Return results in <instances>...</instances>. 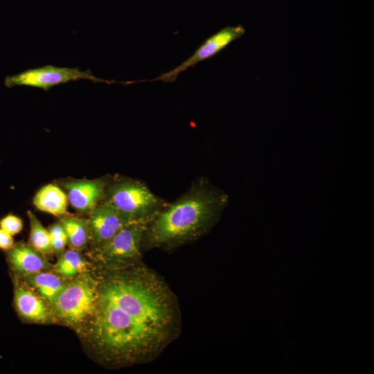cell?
<instances>
[{
  "instance_id": "obj_1",
  "label": "cell",
  "mask_w": 374,
  "mask_h": 374,
  "mask_svg": "<svg viewBox=\"0 0 374 374\" xmlns=\"http://www.w3.org/2000/svg\"><path fill=\"white\" fill-rule=\"evenodd\" d=\"M94 312L84 326L98 356L116 366L151 360L176 337V299L154 271L136 264L98 278Z\"/></svg>"
},
{
  "instance_id": "obj_2",
  "label": "cell",
  "mask_w": 374,
  "mask_h": 374,
  "mask_svg": "<svg viewBox=\"0 0 374 374\" xmlns=\"http://www.w3.org/2000/svg\"><path fill=\"white\" fill-rule=\"evenodd\" d=\"M227 199L204 179L197 181L148 224L143 237L147 248H170L199 237L215 222Z\"/></svg>"
},
{
  "instance_id": "obj_3",
  "label": "cell",
  "mask_w": 374,
  "mask_h": 374,
  "mask_svg": "<svg viewBox=\"0 0 374 374\" xmlns=\"http://www.w3.org/2000/svg\"><path fill=\"white\" fill-rule=\"evenodd\" d=\"M98 285V278L88 272L69 280L62 290L48 304L54 321L82 329L94 312Z\"/></svg>"
},
{
  "instance_id": "obj_4",
  "label": "cell",
  "mask_w": 374,
  "mask_h": 374,
  "mask_svg": "<svg viewBox=\"0 0 374 374\" xmlns=\"http://www.w3.org/2000/svg\"><path fill=\"white\" fill-rule=\"evenodd\" d=\"M105 198L132 222L149 224L167 206L143 183L132 179L108 186Z\"/></svg>"
},
{
  "instance_id": "obj_5",
  "label": "cell",
  "mask_w": 374,
  "mask_h": 374,
  "mask_svg": "<svg viewBox=\"0 0 374 374\" xmlns=\"http://www.w3.org/2000/svg\"><path fill=\"white\" fill-rule=\"evenodd\" d=\"M148 224L130 223L107 242L94 249V255L106 269L127 267L137 264Z\"/></svg>"
},
{
  "instance_id": "obj_6",
  "label": "cell",
  "mask_w": 374,
  "mask_h": 374,
  "mask_svg": "<svg viewBox=\"0 0 374 374\" xmlns=\"http://www.w3.org/2000/svg\"><path fill=\"white\" fill-rule=\"evenodd\" d=\"M80 80H88L95 83L103 82L108 84L118 82L96 77L89 69L82 71L78 68L46 65L7 75L4 85L8 88L25 86L48 91L57 84Z\"/></svg>"
},
{
  "instance_id": "obj_7",
  "label": "cell",
  "mask_w": 374,
  "mask_h": 374,
  "mask_svg": "<svg viewBox=\"0 0 374 374\" xmlns=\"http://www.w3.org/2000/svg\"><path fill=\"white\" fill-rule=\"evenodd\" d=\"M245 28L241 25L226 26L211 35L196 49L194 53L173 69L161 73L152 80L130 81V84L141 82L163 81L172 82L177 80L179 75L190 67H193L200 62L210 59L233 41L239 39L245 33Z\"/></svg>"
},
{
  "instance_id": "obj_8",
  "label": "cell",
  "mask_w": 374,
  "mask_h": 374,
  "mask_svg": "<svg viewBox=\"0 0 374 374\" xmlns=\"http://www.w3.org/2000/svg\"><path fill=\"white\" fill-rule=\"evenodd\" d=\"M90 242L93 249L99 247L126 225L134 223L109 203L98 204L89 212Z\"/></svg>"
},
{
  "instance_id": "obj_9",
  "label": "cell",
  "mask_w": 374,
  "mask_h": 374,
  "mask_svg": "<svg viewBox=\"0 0 374 374\" xmlns=\"http://www.w3.org/2000/svg\"><path fill=\"white\" fill-rule=\"evenodd\" d=\"M22 279L15 278L14 306L21 319L39 323L54 321L48 305Z\"/></svg>"
},
{
  "instance_id": "obj_10",
  "label": "cell",
  "mask_w": 374,
  "mask_h": 374,
  "mask_svg": "<svg viewBox=\"0 0 374 374\" xmlns=\"http://www.w3.org/2000/svg\"><path fill=\"white\" fill-rule=\"evenodd\" d=\"M68 201L79 213H89L105 198L107 181L105 179H74L63 183Z\"/></svg>"
},
{
  "instance_id": "obj_11",
  "label": "cell",
  "mask_w": 374,
  "mask_h": 374,
  "mask_svg": "<svg viewBox=\"0 0 374 374\" xmlns=\"http://www.w3.org/2000/svg\"><path fill=\"white\" fill-rule=\"evenodd\" d=\"M7 261L17 276L43 271H53V265L29 244L18 243L7 251Z\"/></svg>"
},
{
  "instance_id": "obj_12",
  "label": "cell",
  "mask_w": 374,
  "mask_h": 374,
  "mask_svg": "<svg viewBox=\"0 0 374 374\" xmlns=\"http://www.w3.org/2000/svg\"><path fill=\"white\" fill-rule=\"evenodd\" d=\"M17 277L34 288L48 304L53 301L69 280L51 271H39Z\"/></svg>"
},
{
  "instance_id": "obj_13",
  "label": "cell",
  "mask_w": 374,
  "mask_h": 374,
  "mask_svg": "<svg viewBox=\"0 0 374 374\" xmlns=\"http://www.w3.org/2000/svg\"><path fill=\"white\" fill-rule=\"evenodd\" d=\"M33 204L39 211L55 216L68 215L66 194L54 184L43 186L35 195Z\"/></svg>"
},
{
  "instance_id": "obj_14",
  "label": "cell",
  "mask_w": 374,
  "mask_h": 374,
  "mask_svg": "<svg viewBox=\"0 0 374 374\" xmlns=\"http://www.w3.org/2000/svg\"><path fill=\"white\" fill-rule=\"evenodd\" d=\"M88 262L78 250H65L53 266L54 272L66 280L88 272Z\"/></svg>"
},
{
  "instance_id": "obj_15",
  "label": "cell",
  "mask_w": 374,
  "mask_h": 374,
  "mask_svg": "<svg viewBox=\"0 0 374 374\" xmlns=\"http://www.w3.org/2000/svg\"><path fill=\"white\" fill-rule=\"evenodd\" d=\"M67 238V244L71 249L81 250L90 242V230L88 220L73 216H63L60 220Z\"/></svg>"
},
{
  "instance_id": "obj_16",
  "label": "cell",
  "mask_w": 374,
  "mask_h": 374,
  "mask_svg": "<svg viewBox=\"0 0 374 374\" xmlns=\"http://www.w3.org/2000/svg\"><path fill=\"white\" fill-rule=\"evenodd\" d=\"M30 222L29 244L44 256L53 253L48 230L41 224L34 213L27 212Z\"/></svg>"
},
{
  "instance_id": "obj_17",
  "label": "cell",
  "mask_w": 374,
  "mask_h": 374,
  "mask_svg": "<svg viewBox=\"0 0 374 374\" xmlns=\"http://www.w3.org/2000/svg\"><path fill=\"white\" fill-rule=\"evenodd\" d=\"M48 232L53 253L59 258L65 251L67 244V238L64 229L60 222L51 225L48 229Z\"/></svg>"
},
{
  "instance_id": "obj_18",
  "label": "cell",
  "mask_w": 374,
  "mask_h": 374,
  "mask_svg": "<svg viewBox=\"0 0 374 374\" xmlns=\"http://www.w3.org/2000/svg\"><path fill=\"white\" fill-rule=\"evenodd\" d=\"M0 228L14 236L21 231L23 222L19 217L8 214L0 220Z\"/></svg>"
},
{
  "instance_id": "obj_19",
  "label": "cell",
  "mask_w": 374,
  "mask_h": 374,
  "mask_svg": "<svg viewBox=\"0 0 374 374\" xmlns=\"http://www.w3.org/2000/svg\"><path fill=\"white\" fill-rule=\"evenodd\" d=\"M15 244L12 236L0 228V249L8 251Z\"/></svg>"
}]
</instances>
